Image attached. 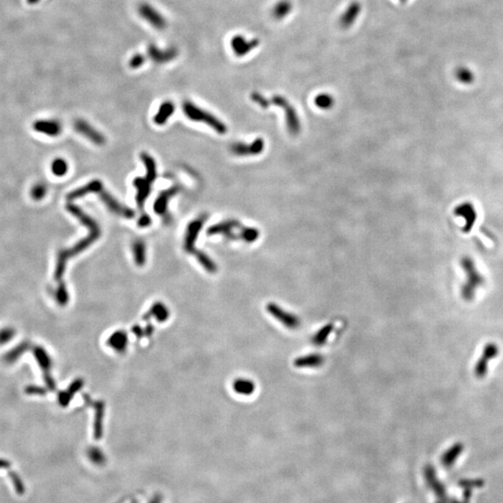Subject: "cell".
Wrapping results in <instances>:
<instances>
[{
  "mask_svg": "<svg viewBox=\"0 0 503 503\" xmlns=\"http://www.w3.org/2000/svg\"><path fill=\"white\" fill-rule=\"evenodd\" d=\"M66 208H67L68 212H70L73 215H75L86 227L89 228L90 232L87 237L78 241V243L76 245H74L71 249L64 250L60 253L59 257H58V265H57V278H60L64 273L65 263L68 258L78 255L79 253L86 250L94 241H97L98 238L101 236V229H100L98 223L92 218L89 214L84 213L79 207L74 205L72 203H68Z\"/></svg>",
  "mask_w": 503,
  "mask_h": 503,
  "instance_id": "obj_1",
  "label": "cell"
},
{
  "mask_svg": "<svg viewBox=\"0 0 503 503\" xmlns=\"http://www.w3.org/2000/svg\"><path fill=\"white\" fill-rule=\"evenodd\" d=\"M207 234L209 236L220 234L231 241H243L251 243L258 239L259 230L255 227H243L238 220L230 219L209 227Z\"/></svg>",
  "mask_w": 503,
  "mask_h": 503,
  "instance_id": "obj_2",
  "label": "cell"
},
{
  "mask_svg": "<svg viewBox=\"0 0 503 503\" xmlns=\"http://www.w3.org/2000/svg\"><path fill=\"white\" fill-rule=\"evenodd\" d=\"M205 221V215H201L197 219L192 221L191 223H189V225L187 226V228H186V233H185V237H184V248L187 253L195 255L199 264L208 272L214 273L217 270V267H216L215 263L213 262V260L203 252L195 248V242L198 239V234L200 232Z\"/></svg>",
  "mask_w": 503,
  "mask_h": 503,
  "instance_id": "obj_3",
  "label": "cell"
},
{
  "mask_svg": "<svg viewBox=\"0 0 503 503\" xmlns=\"http://www.w3.org/2000/svg\"><path fill=\"white\" fill-rule=\"evenodd\" d=\"M141 160L147 169V175L144 177H136L134 180V185L137 190L136 204L139 209H143L147 198L151 192V185L154 184L157 178V167L155 160L148 153L141 154Z\"/></svg>",
  "mask_w": 503,
  "mask_h": 503,
  "instance_id": "obj_4",
  "label": "cell"
},
{
  "mask_svg": "<svg viewBox=\"0 0 503 503\" xmlns=\"http://www.w3.org/2000/svg\"><path fill=\"white\" fill-rule=\"evenodd\" d=\"M183 109L185 116L189 120L206 123L208 126H210L220 135H225L227 133V126L216 117H214L213 114L209 113L208 111L196 107L190 102H185L183 105Z\"/></svg>",
  "mask_w": 503,
  "mask_h": 503,
  "instance_id": "obj_5",
  "label": "cell"
},
{
  "mask_svg": "<svg viewBox=\"0 0 503 503\" xmlns=\"http://www.w3.org/2000/svg\"><path fill=\"white\" fill-rule=\"evenodd\" d=\"M500 354V347L495 342H489L483 347L482 354L475 362L474 374L476 378L483 379L488 375L489 362Z\"/></svg>",
  "mask_w": 503,
  "mask_h": 503,
  "instance_id": "obj_6",
  "label": "cell"
},
{
  "mask_svg": "<svg viewBox=\"0 0 503 503\" xmlns=\"http://www.w3.org/2000/svg\"><path fill=\"white\" fill-rule=\"evenodd\" d=\"M271 103H273L275 106L281 107L284 110L285 114V119H286V125L287 129L292 135H298L300 132V121L298 119V114L294 107H292L290 103L286 99H284L283 96H275L271 100Z\"/></svg>",
  "mask_w": 503,
  "mask_h": 503,
  "instance_id": "obj_7",
  "label": "cell"
},
{
  "mask_svg": "<svg viewBox=\"0 0 503 503\" xmlns=\"http://www.w3.org/2000/svg\"><path fill=\"white\" fill-rule=\"evenodd\" d=\"M267 311L279 323H281L283 326L290 330L298 329L299 326H301V321L297 315L284 311V309H282L280 306L277 305L276 303L270 302L267 305Z\"/></svg>",
  "mask_w": 503,
  "mask_h": 503,
  "instance_id": "obj_8",
  "label": "cell"
},
{
  "mask_svg": "<svg viewBox=\"0 0 503 503\" xmlns=\"http://www.w3.org/2000/svg\"><path fill=\"white\" fill-rule=\"evenodd\" d=\"M97 194L99 195L102 201L107 205V208L111 212H113L114 213L120 215L121 217L128 218V219H131V218L135 217V211L133 209L127 207V206L122 205L116 198H114L113 196L109 192H107L105 189L104 186H102L100 188L98 192H97Z\"/></svg>",
  "mask_w": 503,
  "mask_h": 503,
  "instance_id": "obj_9",
  "label": "cell"
},
{
  "mask_svg": "<svg viewBox=\"0 0 503 503\" xmlns=\"http://www.w3.org/2000/svg\"><path fill=\"white\" fill-rule=\"evenodd\" d=\"M461 268L465 272L467 277V282L464 284H468L475 289L478 287H482L486 284V280L482 274L477 270L475 260L470 256H464L461 260Z\"/></svg>",
  "mask_w": 503,
  "mask_h": 503,
  "instance_id": "obj_10",
  "label": "cell"
},
{
  "mask_svg": "<svg viewBox=\"0 0 503 503\" xmlns=\"http://www.w3.org/2000/svg\"><path fill=\"white\" fill-rule=\"evenodd\" d=\"M424 478L428 488L432 490L433 494L440 499L447 497V488L438 479L436 471L432 464H427L424 467Z\"/></svg>",
  "mask_w": 503,
  "mask_h": 503,
  "instance_id": "obj_11",
  "label": "cell"
},
{
  "mask_svg": "<svg viewBox=\"0 0 503 503\" xmlns=\"http://www.w3.org/2000/svg\"><path fill=\"white\" fill-rule=\"evenodd\" d=\"M265 148V143L261 138L255 139L251 145H246L243 143H235L230 150L236 156H254L258 155L262 152Z\"/></svg>",
  "mask_w": 503,
  "mask_h": 503,
  "instance_id": "obj_12",
  "label": "cell"
},
{
  "mask_svg": "<svg viewBox=\"0 0 503 503\" xmlns=\"http://www.w3.org/2000/svg\"><path fill=\"white\" fill-rule=\"evenodd\" d=\"M454 213L457 216L462 217L465 221V227H463V232H470L471 229L475 226V221L477 219V213L475 206L471 202H463L457 206L454 210Z\"/></svg>",
  "mask_w": 503,
  "mask_h": 503,
  "instance_id": "obj_13",
  "label": "cell"
},
{
  "mask_svg": "<svg viewBox=\"0 0 503 503\" xmlns=\"http://www.w3.org/2000/svg\"><path fill=\"white\" fill-rule=\"evenodd\" d=\"M75 129L78 133L85 136L91 142L97 146H103L106 143L105 136L99 133L96 129L92 127L87 121L77 120L75 121Z\"/></svg>",
  "mask_w": 503,
  "mask_h": 503,
  "instance_id": "obj_14",
  "label": "cell"
},
{
  "mask_svg": "<svg viewBox=\"0 0 503 503\" xmlns=\"http://www.w3.org/2000/svg\"><path fill=\"white\" fill-rule=\"evenodd\" d=\"M180 185H172L170 188L160 193L154 203V211L160 215H165L167 213V208L169 200L181 191Z\"/></svg>",
  "mask_w": 503,
  "mask_h": 503,
  "instance_id": "obj_15",
  "label": "cell"
},
{
  "mask_svg": "<svg viewBox=\"0 0 503 503\" xmlns=\"http://www.w3.org/2000/svg\"><path fill=\"white\" fill-rule=\"evenodd\" d=\"M464 449H465V447H464L463 443H461V442L455 443L451 447H448L444 453L442 454V456L440 458L441 464L444 467H452L456 463V461L459 460L461 454L463 453Z\"/></svg>",
  "mask_w": 503,
  "mask_h": 503,
  "instance_id": "obj_16",
  "label": "cell"
},
{
  "mask_svg": "<svg viewBox=\"0 0 503 503\" xmlns=\"http://www.w3.org/2000/svg\"><path fill=\"white\" fill-rule=\"evenodd\" d=\"M325 361L326 358L323 355L312 353L298 357L294 361V365L298 368H317L321 367Z\"/></svg>",
  "mask_w": 503,
  "mask_h": 503,
  "instance_id": "obj_17",
  "label": "cell"
},
{
  "mask_svg": "<svg viewBox=\"0 0 503 503\" xmlns=\"http://www.w3.org/2000/svg\"><path fill=\"white\" fill-rule=\"evenodd\" d=\"M104 186L103 183L100 181V180H93V181H91L90 183L79 187L78 189L72 191L71 193L68 194L67 196V198L69 200H73V199H76V198H82L84 197L86 195L88 194H91V193H97L100 188Z\"/></svg>",
  "mask_w": 503,
  "mask_h": 503,
  "instance_id": "obj_18",
  "label": "cell"
},
{
  "mask_svg": "<svg viewBox=\"0 0 503 503\" xmlns=\"http://www.w3.org/2000/svg\"><path fill=\"white\" fill-rule=\"evenodd\" d=\"M86 401L88 404H92V407L95 409V422H94V435L98 439L102 437V423L104 417V404L102 402H93L91 398L86 394Z\"/></svg>",
  "mask_w": 503,
  "mask_h": 503,
  "instance_id": "obj_19",
  "label": "cell"
},
{
  "mask_svg": "<svg viewBox=\"0 0 503 503\" xmlns=\"http://www.w3.org/2000/svg\"><path fill=\"white\" fill-rule=\"evenodd\" d=\"M35 129L39 133L46 134L50 136H57L60 135L62 127L58 121H40L35 124Z\"/></svg>",
  "mask_w": 503,
  "mask_h": 503,
  "instance_id": "obj_20",
  "label": "cell"
},
{
  "mask_svg": "<svg viewBox=\"0 0 503 503\" xmlns=\"http://www.w3.org/2000/svg\"><path fill=\"white\" fill-rule=\"evenodd\" d=\"M173 112H174L173 104L171 102H164L159 108L156 116L154 117V122L157 125L165 124Z\"/></svg>",
  "mask_w": 503,
  "mask_h": 503,
  "instance_id": "obj_21",
  "label": "cell"
},
{
  "mask_svg": "<svg viewBox=\"0 0 503 503\" xmlns=\"http://www.w3.org/2000/svg\"><path fill=\"white\" fill-rule=\"evenodd\" d=\"M233 390L241 395H251L255 392V384L250 379L238 378L233 382Z\"/></svg>",
  "mask_w": 503,
  "mask_h": 503,
  "instance_id": "obj_22",
  "label": "cell"
},
{
  "mask_svg": "<svg viewBox=\"0 0 503 503\" xmlns=\"http://www.w3.org/2000/svg\"><path fill=\"white\" fill-rule=\"evenodd\" d=\"M108 345L113 347L119 352H123L125 348L127 347L128 337L127 334L122 331H118L114 333L110 338L108 339Z\"/></svg>",
  "mask_w": 503,
  "mask_h": 503,
  "instance_id": "obj_23",
  "label": "cell"
},
{
  "mask_svg": "<svg viewBox=\"0 0 503 503\" xmlns=\"http://www.w3.org/2000/svg\"><path fill=\"white\" fill-rule=\"evenodd\" d=\"M333 324H328L326 326H323L319 331L313 335L312 339V344L317 347H321V346L325 345L329 335H330V334L333 332Z\"/></svg>",
  "mask_w": 503,
  "mask_h": 503,
  "instance_id": "obj_24",
  "label": "cell"
},
{
  "mask_svg": "<svg viewBox=\"0 0 503 503\" xmlns=\"http://www.w3.org/2000/svg\"><path fill=\"white\" fill-rule=\"evenodd\" d=\"M133 251L135 256V264L137 266L145 265L147 260V247L142 240H136L133 244Z\"/></svg>",
  "mask_w": 503,
  "mask_h": 503,
  "instance_id": "obj_25",
  "label": "cell"
},
{
  "mask_svg": "<svg viewBox=\"0 0 503 503\" xmlns=\"http://www.w3.org/2000/svg\"><path fill=\"white\" fill-rule=\"evenodd\" d=\"M150 316H154L159 322H165L169 318V310L163 303H156L152 306L150 312L145 316V318L149 319Z\"/></svg>",
  "mask_w": 503,
  "mask_h": 503,
  "instance_id": "obj_26",
  "label": "cell"
},
{
  "mask_svg": "<svg viewBox=\"0 0 503 503\" xmlns=\"http://www.w3.org/2000/svg\"><path fill=\"white\" fill-rule=\"evenodd\" d=\"M51 169H52V172L57 176H63L66 173L68 167H67V163H65V161L62 160V159H57L52 163Z\"/></svg>",
  "mask_w": 503,
  "mask_h": 503,
  "instance_id": "obj_27",
  "label": "cell"
},
{
  "mask_svg": "<svg viewBox=\"0 0 503 503\" xmlns=\"http://www.w3.org/2000/svg\"><path fill=\"white\" fill-rule=\"evenodd\" d=\"M456 78L464 84H470L474 80V75L468 68H459L456 71Z\"/></svg>",
  "mask_w": 503,
  "mask_h": 503,
  "instance_id": "obj_28",
  "label": "cell"
},
{
  "mask_svg": "<svg viewBox=\"0 0 503 503\" xmlns=\"http://www.w3.org/2000/svg\"><path fill=\"white\" fill-rule=\"evenodd\" d=\"M315 104L322 109H328L333 107V97L328 94H320L315 98Z\"/></svg>",
  "mask_w": 503,
  "mask_h": 503,
  "instance_id": "obj_29",
  "label": "cell"
},
{
  "mask_svg": "<svg viewBox=\"0 0 503 503\" xmlns=\"http://www.w3.org/2000/svg\"><path fill=\"white\" fill-rule=\"evenodd\" d=\"M485 485V482L482 479H466V480H461L460 482V487L464 489H472L473 488H481Z\"/></svg>",
  "mask_w": 503,
  "mask_h": 503,
  "instance_id": "obj_30",
  "label": "cell"
},
{
  "mask_svg": "<svg viewBox=\"0 0 503 503\" xmlns=\"http://www.w3.org/2000/svg\"><path fill=\"white\" fill-rule=\"evenodd\" d=\"M252 100L254 102H255L256 104H258L263 108H268L269 106H270V101H268L266 98H264L262 95H260L259 93H254L252 95Z\"/></svg>",
  "mask_w": 503,
  "mask_h": 503,
  "instance_id": "obj_31",
  "label": "cell"
},
{
  "mask_svg": "<svg viewBox=\"0 0 503 503\" xmlns=\"http://www.w3.org/2000/svg\"><path fill=\"white\" fill-rule=\"evenodd\" d=\"M33 197L36 198V199H39V198H43L46 194V187L45 185H42V184H38L36 185V187L33 189Z\"/></svg>",
  "mask_w": 503,
  "mask_h": 503,
  "instance_id": "obj_32",
  "label": "cell"
},
{
  "mask_svg": "<svg viewBox=\"0 0 503 503\" xmlns=\"http://www.w3.org/2000/svg\"><path fill=\"white\" fill-rule=\"evenodd\" d=\"M151 225V218L149 214L144 213L138 219V226L140 227H149Z\"/></svg>",
  "mask_w": 503,
  "mask_h": 503,
  "instance_id": "obj_33",
  "label": "cell"
},
{
  "mask_svg": "<svg viewBox=\"0 0 503 503\" xmlns=\"http://www.w3.org/2000/svg\"><path fill=\"white\" fill-rule=\"evenodd\" d=\"M436 503H467L466 501L463 500V502H460L459 500L457 499H447V497L446 498H443V499H440L438 500V502Z\"/></svg>",
  "mask_w": 503,
  "mask_h": 503,
  "instance_id": "obj_34",
  "label": "cell"
}]
</instances>
